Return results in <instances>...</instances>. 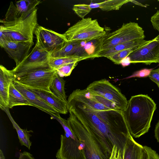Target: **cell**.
Masks as SVG:
<instances>
[{"label": "cell", "instance_id": "cell-24", "mask_svg": "<svg viewBox=\"0 0 159 159\" xmlns=\"http://www.w3.org/2000/svg\"><path fill=\"white\" fill-rule=\"evenodd\" d=\"M65 81L63 77L57 74L52 82L50 87L52 93L62 100L67 102V96L65 90Z\"/></svg>", "mask_w": 159, "mask_h": 159}, {"label": "cell", "instance_id": "cell-30", "mask_svg": "<svg viewBox=\"0 0 159 159\" xmlns=\"http://www.w3.org/2000/svg\"><path fill=\"white\" fill-rule=\"evenodd\" d=\"M152 69H144L136 71L132 75L127 77V78H130L133 77H145L148 76Z\"/></svg>", "mask_w": 159, "mask_h": 159}, {"label": "cell", "instance_id": "cell-14", "mask_svg": "<svg viewBox=\"0 0 159 159\" xmlns=\"http://www.w3.org/2000/svg\"><path fill=\"white\" fill-rule=\"evenodd\" d=\"M40 0H22L17 1L15 4L11 2L3 19L6 21L23 20L28 17L41 3Z\"/></svg>", "mask_w": 159, "mask_h": 159}, {"label": "cell", "instance_id": "cell-22", "mask_svg": "<svg viewBox=\"0 0 159 159\" xmlns=\"http://www.w3.org/2000/svg\"><path fill=\"white\" fill-rule=\"evenodd\" d=\"M14 80L11 82L8 96V105L9 108L17 106L31 105L28 101L15 87L13 83Z\"/></svg>", "mask_w": 159, "mask_h": 159}, {"label": "cell", "instance_id": "cell-19", "mask_svg": "<svg viewBox=\"0 0 159 159\" xmlns=\"http://www.w3.org/2000/svg\"><path fill=\"white\" fill-rule=\"evenodd\" d=\"M143 146L132 136L126 141L123 152V159H143Z\"/></svg>", "mask_w": 159, "mask_h": 159}, {"label": "cell", "instance_id": "cell-12", "mask_svg": "<svg viewBox=\"0 0 159 159\" xmlns=\"http://www.w3.org/2000/svg\"><path fill=\"white\" fill-rule=\"evenodd\" d=\"M36 43L42 49L50 54L62 48L67 42L63 34H61L39 25L34 33Z\"/></svg>", "mask_w": 159, "mask_h": 159}, {"label": "cell", "instance_id": "cell-34", "mask_svg": "<svg viewBox=\"0 0 159 159\" xmlns=\"http://www.w3.org/2000/svg\"><path fill=\"white\" fill-rule=\"evenodd\" d=\"M9 41L5 34L2 26L1 25L0 28V45L1 47L7 41Z\"/></svg>", "mask_w": 159, "mask_h": 159}, {"label": "cell", "instance_id": "cell-7", "mask_svg": "<svg viewBox=\"0 0 159 159\" xmlns=\"http://www.w3.org/2000/svg\"><path fill=\"white\" fill-rule=\"evenodd\" d=\"M57 120L63 127L61 145L56 155L57 159H87L83 145L69 125L67 120L59 116Z\"/></svg>", "mask_w": 159, "mask_h": 159}, {"label": "cell", "instance_id": "cell-29", "mask_svg": "<svg viewBox=\"0 0 159 159\" xmlns=\"http://www.w3.org/2000/svg\"><path fill=\"white\" fill-rule=\"evenodd\" d=\"M143 159H159V155L150 147L144 146Z\"/></svg>", "mask_w": 159, "mask_h": 159}, {"label": "cell", "instance_id": "cell-8", "mask_svg": "<svg viewBox=\"0 0 159 159\" xmlns=\"http://www.w3.org/2000/svg\"><path fill=\"white\" fill-rule=\"evenodd\" d=\"M96 19L84 18L77 22L63 34L67 42L90 41L100 39L106 34Z\"/></svg>", "mask_w": 159, "mask_h": 159}, {"label": "cell", "instance_id": "cell-17", "mask_svg": "<svg viewBox=\"0 0 159 159\" xmlns=\"http://www.w3.org/2000/svg\"><path fill=\"white\" fill-rule=\"evenodd\" d=\"M14 78L12 70H9L2 65H0V108L3 111L8 107L10 84Z\"/></svg>", "mask_w": 159, "mask_h": 159}, {"label": "cell", "instance_id": "cell-31", "mask_svg": "<svg viewBox=\"0 0 159 159\" xmlns=\"http://www.w3.org/2000/svg\"><path fill=\"white\" fill-rule=\"evenodd\" d=\"M123 153L115 145L113 146L109 159H123Z\"/></svg>", "mask_w": 159, "mask_h": 159}, {"label": "cell", "instance_id": "cell-13", "mask_svg": "<svg viewBox=\"0 0 159 159\" xmlns=\"http://www.w3.org/2000/svg\"><path fill=\"white\" fill-rule=\"evenodd\" d=\"M50 54L36 43L27 57L12 70L14 75L36 69L49 67L48 60Z\"/></svg>", "mask_w": 159, "mask_h": 159}, {"label": "cell", "instance_id": "cell-6", "mask_svg": "<svg viewBox=\"0 0 159 159\" xmlns=\"http://www.w3.org/2000/svg\"><path fill=\"white\" fill-rule=\"evenodd\" d=\"M103 37L90 41L67 42L62 48L51 54L50 56L73 57L80 61L98 57L102 50Z\"/></svg>", "mask_w": 159, "mask_h": 159}, {"label": "cell", "instance_id": "cell-25", "mask_svg": "<svg viewBox=\"0 0 159 159\" xmlns=\"http://www.w3.org/2000/svg\"><path fill=\"white\" fill-rule=\"evenodd\" d=\"M80 61L78 59L69 57H53L50 56L48 65L50 68L56 70L61 66L70 63Z\"/></svg>", "mask_w": 159, "mask_h": 159}, {"label": "cell", "instance_id": "cell-41", "mask_svg": "<svg viewBox=\"0 0 159 159\" xmlns=\"http://www.w3.org/2000/svg\"></svg>", "mask_w": 159, "mask_h": 159}, {"label": "cell", "instance_id": "cell-2", "mask_svg": "<svg viewBox=\"0 0 159 159\" xmlns=\"http://www.w3.org/2000/svg\"><path fill=\"white\" fill-rule=\"evenodd\" d=\"M156 104L147 95L131 97L123 111L130 133L138 138L147 133L150 127Z\"/></svg>", "mask_w": 159, "mask_h": 159}, {"label": "cell", "instance_id": "cell-28", "mask_svg": "<svg viewBox=\"0 0 159 159\" xmlns=\"http://www.w3.org/2000/svg\"><path fill=\"white\" fill-rule=\"evenodd\" d=\"M73 11L76 14L82 19L89 13L92 9L90 7L89 4H78L73 6Z\"/></svg>", "mask_w": 159, "mask_h": 159}, {"label": "cell", "instance_id": "cell-5", "mask_svg": "<svg viewBox=\"0 0 159 159\" xmlns=\"http://www.w3.org/2000/svg\"><path fill=\"white\" fill-rule=\"evenodd\" d=\"M36 8L23 20L6 21L0 20L5 33L9 41L33 43L34 34L39 25Z\"/></svg>", "mask_w": 159, "mask_h": 159}, {"label": "cell", "instance_id": "cell-32", "mask_svg": "<svg viewBox=\"0 0 159 159\" xmlns=\"http://www.w3.org/2000/svg\"><path fill=\"white\" fill-rule=\"evenodd\" d=\"M150 20L153 28L159 32V10L151 17Z\"/></svg>", "mask_w": 159, "mask_h": 159}, {"label": "cell", "instance_id": "cell-35", "mask_svg": "<svg viewBox=\"0 0 159 159\" xmlns=\"http://www.w3.org/2000/svg\"><path fill=\"white\" fill-rule=\"evenodd\" d=\"M18 159H35L33 156L29 152L24 151L19 153Z\"/></svg>", "mask_w": 159, "mask_h": 159}, {"label": "cell", "instance_id": "cell-16", "mask_svg": "<svg viewBox=\"0 0 159 159\" xmlns=\"http://www.w3.org/2000/svg\"><path fill=\"white\" fill-rule=\"evenodd\" d=\"M15 87L28 101L31 106L35 107L50 114L52 117L59 113L51 106L28 88L14 82Z\"/></svg>", "mask_w": 159, "mask_h": 159}, {"label": "cell", "instance_id": "cell-39", "mask_svg": "<svg viewBox=\"0 0 159 159\" xmlns=\"http://www.w3.org/2000/svg\"><path fill=\"white\" fill-rule=\"evenodd\" d=\"M158 87V88H159V85Z\"/></svg>", "mask_w": 159, "mask_h": 159}, {"label": "cell", "instance_id": "cell-15", "mask_svg": "<svg viewBox=\"0 0 159 159\" xmlns=\"http://www.w3.org/2000/svg\"><path fill=\"white\" fill-rule=\"evenodd\" d=\"M34 42L8 41L1 47L18 65L29 55Z\"/></svg>", "mask_w": 159, "mask_h": 159}, {"label": "cell", "instance_id": "cell-4", "mask_svg": "<svg viewBox=\"0 0 159 159\" xmlns=\"http://www.w3.org/2000/svg\"><path fill=\"white\" fill-rule=\"evenodd\" d=\"M67 121L71 130L83 145L87 159H109L111 154L92 133L69 118Z\"/></svg>", "mask_w": 159, "mask_h": 159}, {"label": "cell", "instance_id": "cell-21", "mask_svg": "<svg viewBox=\"0 0 159 159\" xmlns=\"http://www.w3.org/2000/svg\"><path fill=\"white\" fill-rule=\"evenodd\" d=\"M4 111L7 115L13 125L14 128L16 129V131L21 145L25 146L29 150H30V147L32 145V142L30 140V138L32 136L30 133L33 132V131L31 130H28L26 129H21L11 116L8 107L5 108Z\"/></svg>", "mask_w": 159, "mask_h": 159}, {"label": "cell", "instance_id": "cell-1", "mask_svg": "<svg viewBox=\"0 0 159 159\" xmlns=\"http://www.w3.org/2000/svg\"><path fill=\"white\" fill-rule=\"evenodd\" d=\"M68 118L92 133L111 154L114 145L122 153L132 137L122 111L108 107L93 99L85 89H76L67 100Z\"/></svg>", "mask_w": 159, "mask_h": 159}, {"label": "cell", "instance_id": "cell-10", "mask_svg": "<svg viewBox=\"0 0 159 159\" xmlns=\"http://www.w3.org/2000/svg\"><path fill=\"white\" fill-rule=\"evenodd\" d=\"M144 31L137 23H124L118 29L107 34L103 37L102 51L117 44L132 40L144 39Z\"/></svg>", "mask_w": 159, "mask_h": 159}, {"label": "cell", "instance_id": "cell-20", "mask_svg": "<svg viewBox=\"0 0 159 159\" xmlns=\"http://www.w3.org/2000/svg\"><path fill=\"white\" fill-rule=\"evenodd\" d=\"M146 41L144 39H137L117 44L108 49L101 51L98 54V57H104L107 58L116 52L128 49L136 48Z\"/></svg>", "mask_w": 159, "mask_h": 159}, {"label": "cell", "instance_id": "cell-9", "mask_svg": "<svg viewBox=\"0 0 159 159\" xmlns=\"http://www.w3.org/2000/svg\"><path fill=\"white\" fill-rule=\"evenodd\" d=\"M57 74L49 67L37 68L14 75L13 81L27 88L52 93L50 87Z\"/></svg>", "mask_w": 159, "mask_h": 159}, {"label": "cell", "instance_id": "cell-36", "mask_svg": "<svg viewBox=\"0 0 159 159\" xmlns=\"http://www.w3.org/2000/svg\"><path fill=\"white\" fill-rule=\"evenodd\" d=\"M154 136L157 142L159 143V120L155 126L154 130Z\"/></svg>", "mask_w": 159, "mask_h": 159}, {"label": "cell", "instance_id": "cell-33", "mask_svg": "<svg viewBox=\"0 0 159 159\" xmlns=\"http://www.w3.org/2000/svg\"><path fill=\"white\" fill-rule=\"evenodd\" d=\"M148 77L158 86L159 85V68L156 69L152 70L151 71Z\"/></svg>", "mask_w": 159, "mask_h": 159}, {"label": "cell", "instance_id": "cell-18", "mask_svg": "<svg viewBox=\"0 0 159 159\" xmlns=\"http://www.w3.org/2000/svg\"><path fill=\"white\" fill-rule=\"evenodd\" d=\"M27 88L52 107L59 113L66 114L68 113L67 102L59 98L52 93Z\"/></svg>", "mask_w": 159, "mask_h": 159}, {"label": "cell", "instance_id": "cell-3", "mask_svg": "<svg viewBox=\"0 0 159 159\" xmlns=\"http://www.w3.org/2000/svg\"><path fill=\"white\" fill-rule=\"evenodd\" d=\"M85 89L93 99L108 107L123 111L126 109L128 101L125 96L105 79L93 81Z\"/></svg>", "mask_w": 159, "mask_h": 159}, {"label": "cell", "instance_id": "cell-40", "mask_svg": "<svg viewBox=\"0 0 159 159\" xmlns=\"http://www.w3.org/2000/svg\"><path fill=\"white\" fill-rule=\"evenodd\" d=\"M158 1H159V0H158Z\"/></svg>", "mask_w": 159, "mask_h": 159}, {"label": "cell", "instance_id": "cell-11", "mask_svg": "<svg viewBox=\"0 0 159 159\" xmlns=\"http://www.w3.org/2000/svg\"><path fill=\"white\" fill-rule=\"evenodd\" d=\"M128 57L131 63H159V35L136 48Z\"/></svg>", "mask_w": 159, "mask_h": 159}, {"label": "cell", "instance_id": "cell-23", "mask_svg": "<svg viewBox=\"0 0 159 159\" xmlns=\"http://www.w3.org/2000/svg\"><path fill=\"white\" fill-rule=\"evenodd\" d=\"M130 0H108L89 4L92 8H99L103 11H109L119 10L124 4L130 2Z\"/></svg>", "mask_w": 159, "mask_h": 159}, {"label": "cell", "instance_id": "cell-26", "mask_svg": "<svg viewBox=\"0 0 159 159\" xmlns=\"http://www.w3.org/2000/svg\"><path fill=\"white\" fill-rule=\"evenodd\" d=\"M135 48L128 49L116 52L109 56L107 58L115 64H120L122 60L127 57Z\"/></svg>", "mask_w": 159, "mask_h": 159}, {"label": "cell", "instance_id": "cell-38", "mask_svg": "<svg viewBox=\"0 0 159 159\" xmlns=\"http://www.w3.org/2000/svg\"><path fill=\"white\" fill-rule=\"evenodd\" d=\"M0 159H5L3 152L0 149Z\"/></svg>", "mask_w": 159, "mask_h": 159}, {"label": "cell", "instance_id": "cell-27", "mask_svg": "<svg viewBox=\"0 0 159 159\" xmlns=\"http://www.w3.org/2000/svg\"><path fill=\"white\" fill-rule=\"evenodd\" d=\"M78 62L76 61L62 66L56 70L58 75L61 77L69 76Z\"/></svg>", "mask_w": 159, "mask_h": 159}, {"label": "cell", "instance_id": "cell-37", "mask_svg": "<svg viewBox=\"0 0 159 159\" xmlns=\"http://www.w3.org/2000/svg\"><path fill=\"white\" fill-rule=\"evenodd\" d=\"M131 63L130 60L128 57L124 59L121 62V64L123 66H125L129 65Z\"/></svg>", "mask_w": 159, "mask_h": 159}]
</instances>
